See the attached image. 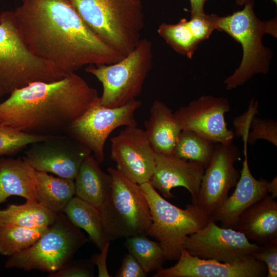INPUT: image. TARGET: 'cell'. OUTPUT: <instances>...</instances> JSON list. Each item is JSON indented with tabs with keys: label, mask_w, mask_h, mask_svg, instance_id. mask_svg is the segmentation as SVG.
Returning <instances> with one entry per match:
<instances>
[{
	"label": "cell",
	"mask_w": 277,
	"mask_h": 277,
	"mask_svg": "<svg viewBox=\"0 0 277 277\" xmlns=\"http://www.w3.org/2000/svg\"><path fill=\"white\" fill-rule=\"evenodd\" d=\"M93 155L83 162L75 179V195L99 208L111 186L110 175L100 168Z\"/></svg>",
	"instance_id": "22"
},
{
	"label": "cell",
	"mask_w": 277,
	"mask_h": 277,
	"mask_svg": "<svg viewBox=\"0 0 277 277\" xmlns=\"http://www.w3.org/2000/svg\"><path fill=\"white\" fill-rule=\"evenodd\" d=\"M35 170L23 156L0 157V205L12 195L38 202Z\"/></svg>",
	"instance_id": "20"
},
{
	"label": "cell",
	"mask_w": 277,
	"mask_h": 277,
	"mask_svg": "<svg viewBox=\"0 0 277 277\" xmlns=\"http://www.w3.org/2000/svg\"><path fill=\"white\" fill-rule=\"evenodd\" d=\"M71 223L84 229L89 239L102 250L107 242L99 209L77 196L73 197L62 211Z\"/></svg>",
	"instance_id": "24"
},
{
	"label": "cell",
	"mask_w": 277,
	"mask_h": 277,
	"mask_svg": "<svg viewBox=\"0 0 277 277\" xmlns=\"http://www.w3.org/2000/svg\"><path fill=\"white\" fill-rule=\"evenodd\" d=\"M87 25L125 56L136 46L145 25L141 0H70Z\"/></svg>",
	"instance_id": "4"
},
{
	"label": "cell",
	"mask_w": 277,
	"mask_h": 277,
	"mask_svg": "<svg viewBox=\"0 0 277 277\" xmlns=\"http://www.w3.org/2000/svg\"><path fill=\"white\" fill-rule=\"evenodd\" d=\"M157 31L176 52L190 58L199 44L192 34L185 18L174 24L163 23L159 26Z\"/></svg>",
	"instance_id": "29"
},
{
	"label": "cell",
	"mask_w": 277,
	"mask_h": 277,
	"mask_svg": "<svg viewBox=\"0 0 277 277\" xmlns=\"http://www.w3.org/2000/svg\"><path fill=\"white\" fill-rule=\"evenodd\" d=\"M67 75L29 50L17 31L12 10L0 13V97L33 82L56 81Z\"/></svg>",
	"instance_id": "5"
},
{
	"label": "cell",
	"mask_w": 277,
	"mask_h": 277,
	"mask_svg": "<svg viewBox=\"0 0 277 277\" xmlns=\"http://www.w3.org/2000/svg\"><path fill=\"white\" fill-rule=\"evenodd\" d=\"M99 97L75 72L56 81L33 82L0 103V124L33 135L65 134Z\"/></svg>",
	"instance_id": "2"
},
{
	"label": "cell",
	"mask_w": 277,
	"mask_h": 277,
	"mask_svg": "<svg viewBox=\"0 0 277 277\" xmlns=\"http://www.w3.org/2000/svg\"><path fill=\"white\" fill-rule=\"evenodd\" d=\"M247 142L254 144L258 140H265L277 146V123L271 119H262L255 115L251 121Z\"/></svg>",
	"instance_id": "31"
},
{
	"label": "cell",
	"mask_w": 277,
	"mask_h": 277,
	"mask_svg": "<svg viewBox=\"0 0 277 277\" xmlns=\"http://www.w3.org/2000/svg\"><path fill=\"white\" fill-rule=\"evenodd\" d=\"M258 101H254L252 98L247 111L233 120V124L236 128L235 134L237 136L248 135L251 121L255 114L258 113Z\"/></svg>",
	"instance_id": "35"
},
{
	"label": "cell",
	"mask_w": 277,
	"mask_h": 277,
	"mask_svg": "<svg viewBox=\"0 0 277 277\" xmlns=\"http://www.w3.org/2000/svg\"><path fill=\"white\" fill-rule=\"evenodd\" d=\"M233 143H216L211 160L205 169L196 204L210 216L227 198L240 173L234 164L241 157Z\"/></svg>",
	"instance_id": "12"
},
{
	"label": "cell",
	"mask_w": 277,
	"mask_h": 277,
	"mask_svg": "<svg viewBox=\"0 0 277 277\" xmlns=\"http://www.w3.org/2000/svg\"><path fill=\"white\" fill-rule=\"evenodd\" d=\"M109 191L98 208L106 242L139 234L148 235L151 215L140 186L116 169L109 168Z\"/></svg>",
	"instance_id": "6"
},
{
	"label": "cell",
	"mask_w": 277,
	"mask_h": 277,
	"mask_svg": "<svg viewBox=\"0 0 277 277\" xmlns=\"http://www.w3.org/2000/svg\"><path fill=\"white\" fill-rule=\"evenodd\" d=\"M91 153L78 141L61 134L31 144L24 156L35 170L74 181L81 165Z\"/></svg>",
	"instance_id": "11"
},
{
	"label": "cell",
	"mask_w": 277,
	"mask_h": 277,
	"mask_svg": "<svg viewBox=\"0 0 277 277\" xmlns=\"http://www.w3.org/2000/svg\"><path fill=\"white\" fill-rule=\"evenodd\" d=\"M267 267L251 255L231 262H223L192 255L182 248L177 262L162 268L154 277H265Z\"/></svg>",
	"instance_id": "16"
},
{
	"label": "cell",
	"mask_w": 277,
	"mask_h": 277,
	"mask_svg": "<svg viewBox=\"0 0 277 277\" xmlns=\"http://www.w3.org/2000/svg\"><path fill=\"white\" fill-rule=\"evenodd\" d=\"M147 274L135 258L128 252L124 256L122 265L115 276L145 277Z\"/></svg>",
	"instance_id": "36"
},
{
	"label": "cell",
	"mask_w": 277,
	"mask_h": 277,
	"mask_svg": "<svg viewBox=\"0 0 277 277\" xmlns=\"http://www.w3.org/2000/svg\"><path fill=\"white\" fill-rule=\"evenodd\" d=\"M38 201L55 213L63 210L75 194L74 180L55 177L35 170Z\"/></svg>",
	"instance_id": "23"
},
{
	"label": "cell",
	"mask_w": 277,
	"mask_h": 277,
	"mask_svg": "<svg viewBox=\"0 0 277 277\" xmlns=\"http://www.w3.org/2000/svg\"><path fill=\"white\" fill-rule=\"evenodd\" d=\"M109 247L110 242H107L104 247L101 250V253L93 254L90 259L92 263L97 267L98 277L111 276L108 272L106 264Z\"/></svg>",
	"instance_id": "37"
},
{
	"label": "cell",
	"mask_w": 277,
	"mask_h": 277,
	"mask_svg": "<svg viewBox=\"0 0 277 277\" xmlns=\"http://www.w3.org/2000/svg\"><path fill=\"white\" fill-rule=\"evenodd\" d=\"M94 266L90 260L70 262L61 269L49 273L50 277H91L94 276Z\"/></svg>",
	"instance_id": "33"
},
{
	"label": "cell",
	"mask_w": 277,
	"mask_h": 277,
	"mask_svg": "<svg viewBox=\"0 0 277 277\" xmlns=\"http://www.w3.org/2000/svg\"><path fill=\"white\" fill-rule=\"evenodd\" d=\"M111 158L116 169L138 185L149 182L156 152L144 130L127 126L111 140Z\"/></svg>",
	"instance_id": "14"
},
{
	"label": "cell",
	"mask_w": 277,
	"mask_h": 277,
	"mask_svg": "<svg viewBox=\"0 0 277 277\" xmlns=\"http://www.w3.org/2000/svg\"><path fill=\"white\" fill-rule=\"evenodd\" d=\"M88 241L80 228L60 212L42 236L29 248L9 256L5 267L53 273L70 263Z\"/></svg>",
	"instance_id": "8"
},
{
	"label": "cell",
	"mask_w": 277,
	"mask_h": 277,
	"mask_svg": "<svg viewBox=\"0 0 277 277\" xmlns=\"http://www.w3.org/2000/svg\"><path fill=\"white\" fill-rule=\"evenodd\" d=\"M235 229L259 245L277 239V202L268 194L239 216Z\"/></svg>",
	"instance_id": "19"
},
{
	"label": "cell",
	"mask_w": 277,
	"mask_h": 277,
	"mask_svg": "<svg viewBox=\"0 0 277 277\" xmlns=\"http://www.w3.org/2000/svg\"><path fill=\"white\" fill-rule=\"evenodd\" d=\"M152 62V42L141 38L135 48L118 62L89 65L86 71L102 85L101 104L107 107H117L136 100L141 94Z\"/></svg>",
	"instance_id": "9"
},
{
	"label": "cell",
	"mask_w": 277,
	"mask_h": 277,
	"mask_svg": "<svg viewBox=\"0 0 277 277\" xmlns=\"http://www.w3.org/2000/svg\"><path fill=\"white\" fill-rule=\"evenodd\" d=\"M12 13L29 50L67 74L125 56L87 25L70 0H21Z\"/></svg>",
	"instance_id": "1"
},
{
	"label": "cell",
	"mask_w": 277,
	"mask_h": 277,
	"mask_svg": "<svg viewBox=\"0 0 277 277\" xmlns=\"http://www.w3.org/2000/svg\"><path fill=\"white\" fill-rule=\"evenodd\" d=\"M230 111L228 100L201 96L174 113L182 128L193 131L215 144L233 142L234 133L227 128L225 115Z\"/></svg>",
	"instance_id": "15"
},
{
	"label": "cell",
	"mask_w": 277,
	"mask_h": 277,
	"mask_svg": "<svg viewBox=\"0 0 277 277\" xmlns=\"http://www.w3.org/2000/svg\"><path fill=\"white\" fill-rule=\"evenodd\" d=\"M273 2H274L276 5L277 4V0H271Z\"/></svg>",
	"instance_id": "41"
},
{
	"label": "cell",
	"mask_w": 277,
	"mask_h": 277,
	"mask_svg": "<svg viewBox=\"0 0 277 277\" xmlns=\"http://www.w3.org/2000/svg\"><path fill=\"white\" fill-rule=\"evenodd\" d=\"M256 260L263 262L267 267V277L277 276V239L259 245L251 254Z\"/></svg>",
	"instance_id": "32"
},
{
	"label": "cell",
	"mask_w": 277,
	"mask_h": 277,
	"mask_svg": "<svg viewBox=\"0 0 277 277\" xmlns=\"http://www.w3.org/2000/svg\"><path fill=\"white\" fill-rule=\"evenodd\" d=\"M215 143L190 130H182L175 143L173 155L186 161L196 162L206 168L210 164Z\"/></svg>",
	"instance_id": "26"
},
{
	"label": "cell",
	"mask_w": 277,
	"mask_h": 277,
	"mask_svg": "<svg viewBox=\"0 0 277 277\" xmlns=\"http://www.w3.org/2000/svg\"><path fill=\"white\" fill-rule=\"evenodd\" d=\"M258 246L242 232L232 228L220 227L210 217L204 228L189 235L183 245L192 255L223 262L251 255Z\"/></svg>",
	"instance_id": "13"
},
{
	"label": "cell",
	"mask_w": 277,
	"mask_h": 277,
	"mask_svg": "<svg viewBox=\"0 0 277 277\" xmlns=\"http://www.w3.org/2000/svg\"><path fill=\"white\" fill-rule=\"evenodd\" d=\"M139 186L151 215L148 235L161 244L166 260H177L186 238L204 228L210 216L196 204L182 209L169 203L149 182Z\"/></svg>",
	"instance_id": "7"
},
{
	"label": "cell",
	"mask_w": 277,
	"mask_h": 277,
	"mask_svg": "<svg viewBox=\"0 0 277 277\" xmlns=\"http://www.w3.org/2000/svg\"><path fill=\"white\" fill-rule=\"evenodd\" d=\"M187 24L192 34L199 43L207 39L215 30L210 14L205 13L191 16L190 19L187 21Z\"/></svg>",
	"instance_id": "34"
},
{
	"label": "cell",
	"mask_w": 277,
	"mask_h": 277,
	"mask_svg": "<svg viewBox=\"0 0 277 277\" xmlns=\"http://www.w3.org/2000/svg\"><path fill=\"white\" fill-rule=\"evenodd\" d=\"M141 102L134 100L121 107H107L100 97L69 126L66 134L88 147L99 163L105 158L104 147L110 134L121 126H137L135 112Z\"/></svg>",
	"instance_id": "10"
},
{
	"label": "cell",
	"mask_w": 277,
	"mask_h": 277,
	"mask_svg": "<svg viewBox=\"0 0 277 277\" xmlns=\"http://www.w3.org/2000/svg\"><path fill=\"white\" fill-rule=\"evenodd\" d=\"M243 143L244 159L235 189L210 216L215 222H220L223 227L235 228L240 215L269 193V182L264 179L257 180L252 175L248 162V143Z\"/></svg>",
	"instance_id": "18"
},
{
	"label": "cell",
	"mask_w": 277,
	"mask_h": 277,
	"mask_svg": "<svg viewBox=\"0 0 277 277\" xmlns=\"http://www.w3.org/2000/svg\"><path fill=\"white\" fill-rule=\"evenodd\" d=\"M57 213L39 202L26 200L22 204H9L0 210V225L27 228L50 226Z\"/></svg>",
	"instance_id": "25"
},
{
	"label": "cell",
	"mask_w": 277,
	"mask_h": 277,
	"mask_svg": "<svg viewBox=\"0 0 277 277\" xmlns=\"http://www.w3.org/2000/svg\"><path fill=\"white\" fill-rule=\"evenodd\" d=\"M145 234L126 238L124 246L147 273L163 268L166 260L161 244L150 240Z\"/></svg>",
	"instance_id": "27"
},
{
	"label": "cell",
	"mask_w": 277,
	"mask_h": 277,
	"mask_svg": "<svg viewBox=\"0 0 277 277\" xmlns=\"http://www.w3.org/2000/svg\"><path fill=\"white\" fill-rule=\"evenodd\" d=\"M269 193H271V195L275 198L277 197V179L276 176H275L271 182L268 183Z\"/></svg>",
	"instance_id": "39"
},
{
	"label": "cell",
	"mask_w": 277,
	"mask_h": 277,
	"mask_svg": "<svg viewBox=\"0 0 277 277\" xmlns=\"http://www.w3.org/2000/svg\"><path fill=\"white\" fill-rule=\"evenodd\" d=\"M205 169L197 162L156 153L155 165L149 183L167 199L174 197L171 192L172 188L183 187L190 193L192 203L196 204Z\"/></svg>",
	"instance_id": "17"
},
{
	"label": "cell",
	"mask_w": 277,
	"mask_h": 277,
	"mask_svg": "<svg viewBox=\"0 0 277 277\" xmlns=\"http://www.w3.org/2000/svg\"><path fill=\"white\" fill-rule=\"evenodd\" d=\"M51 136L30 135L0 124V157L15 154L28 145Z\"/></svg>",
	"instance_id": "30"
},
{
	"label": "cell",
	"mask_w": 277,
	"mask_h": 277,
	"mask_svg": "<svg viewBox=\"0 0 277 277\" xmlns=\"http://www.w3.org/2000/svg\"><path fill=\"white\" fill-rule=\"evenodd\" d=\"M253 4V0H246L242 10L225 16L210 14L215 29L228 33L243 49L239 68L224 81L227 90L243 85L255 74L269 71L272 53L262 40L266 33L276 37V19L261 21L255 14Z\"/></svg>",
	"instance_id": "3"
},
{
	"label": "cell",
	"mask_w": 277,
	"mask_h": 277,
	"mask_svg": "<svg viewBox=\"0 0 277 277\" xmlns=\"http://www.w3.org/2000/svg\"><path fill=\"white\" fill-rule=\"evenodd\" d=\"M144 125V131L154 151L173 155L182 128L172 110L163 102L154 101Z\"/></svg>",
	"instance_id": "21"
},
{
	"label": "cell",
	"mask_w": 277,
	"mask_h": 277,
	"mask_svg": "<svg viewBox=\"0 0 277 277\" xmlns=\"http://www.w3.org/2000/svg\"><path fill=\"white\" fill-rule=\"evenodd\" d=\"M236 3L239 6H243L245 3L246 0H234Z\"/></svg>",
	"instance_id": "40"
},
{
	"label": "cell",
	"mask_w": 277,
	"mask_h": 277,
	"mask_svg": "<svg viewBox=\"0 0 277 277\" xmlns=\"http://www.w3.org/2000/svg\"><path fill=\"white\" fill-rule=\"evenodd\" d=\"M207 0H190L191 5V16L203 15L205 13L204 6Z\"/></svg>",
	"instance_id": "38"
},
{
	"label": "cell",
	"mask_w": 277,
	"mask_h": 277,
	"mask_svg": "<svg viewBox=\"0 0 277 277\" xmlns=\"http://www.w3.org/2000/svg\"><path fill=\"white\" fill-rule=\"evenodd\" d=\"M49 227L27 228L0 225V254L10 256L29 248Z\"/></svg>",
	"instance_id": "28"
}]
</instances>
